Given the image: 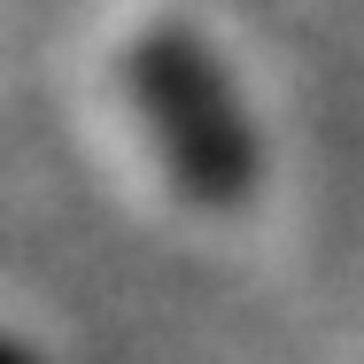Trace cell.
I'll use <instances>...</instances> for the list:
<instances>
[{
	"mask_svg": "<svg viewBox=\"0 0 364 364\" xmlns=\"http://www.w3.org/2000/svg\"><path fill=\"white\" fill-rule=\"evenodd\" d=\"M124 101H132V117H140L163 178H171L194 210L232 218V210L256 202V186H264L256 117H248L232 70L218 63V47H210L194 23L155 16L140 39L124 47Z\"/></svg>",
	"mask_w": 364,
	"mask_h": 364,
	"instance_id": "cell-1",
	"label": "cell"
},
{
	"mask_svg": "<svg viewBox=\"0 0 364 364\" xmlns=\"http://www.w3.org/2000/svg\"><path fill=\"white\" fill-rule=\"evenodd\" d=\"M0 364H39V349H31L16 326H0Z\"/></svg>",
	"mask_w": 364,
	"mask_h": 364,
	"instance_id": "cell-2",
	"label": "cell"
}]
</instances>
